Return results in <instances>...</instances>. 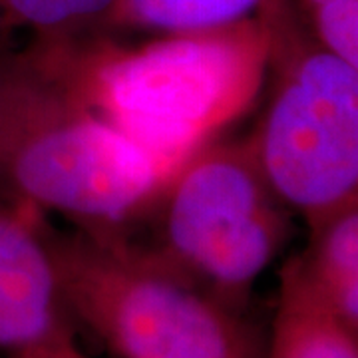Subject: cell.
<instances>
[{
	"mask_svg": "<svg viewBox=\"0 0 358 358\" xmlns=\"http://www.w3.org/2000/svg\"><path fill=\"white\" fill-rule=\"evenodd\" d=\"M176 167L98 114L28 40H0V193L96 235H129Z\"/></svg>",
	"mask_w": 358,
	"mask_h": 358,
	"instance_id": "6da1fadb",
	"label": "cell"
},
{
	"mask_svg": "<svg viewBox=\"0 0 358 358\" xmlns=\"http://www.w3.org/2000/svg\"><path fill=\"white\" fill-rule=\"evenodd\" d=\"M30 40L106 122L173 167L251 102L267 58L257 16L143 44L96 30Z\"/></svg>",
	"mask_w": 358,
	"mask_h": 358,
	"instance_id": "7a4b0ae2",
	"label": "cell"
},
{
	"mask_svg": "<svg viewBox=\"0 0 358 358\" xmlns=\"http://www.w3.org/2000/svg\"><path fill=\"white\" fill-rule=\"evenodd\" d=\"M42 235L78 329L117 358H267V336L128 235Z\"/></svg>",
	"mask_w": 358,
	"mask_h": 358,
	"instance_id": "3957f363",
	"label": "cell"
},
{
	"mask_svg": "<svg viewBox=\"0 0 358 358\" xmlns=\"http://www.w3.org/2000/svg\"><path fill=\"white\" fill-rule=\"evenodd\" d=\"M268 100L251 136L259 166L307 225L358 197V66L320 42L294 0L257 14Z\"/></svg>",
	"mask_w": 358,
	"mask_h": 358,
	"instance_id": "277c9868",
	"label": "cell"
},
{
	"mask_svg": "<svg viewBox=\"0 0 358 358\" xmlns=\"http://www.w3.org/2000/svg\"><path fill=\"white\" fill-rule=\"evenodd\" d=\"M291 213L259 166L251 136L207 141L138 221L152 227L150 239H131L223 305L249 313L255 282L293 235Z\"/></svg>",
	"mask_w": 358,
	"mask_h": 358,
	"instance_id": "5b68a950",
	"label": "cell"
},
{
	"mask_svg": "<svg viewBox=\"0 0 358 358\" xmlns=\"http://www.w3.org/2000/svg\"><path fill=\"white\" fill-rule=\"evenodd\" d=\"M44 217L0 193V358H92L52 267Z\"/></svg>",
	"mask_w": 358,
	"mask_h": 358,
	"instance_id": "8992f818",
	"label": "cell"
},
{
	"mask_svg": "<svg viewBox=\"0 0 358 358\" xmlns=\"http://www.w3.org/2000/svg\"><path fill=\"white\" fill-rule=\"evenodd\" d=\"M267 358H358V331L315 291L296 255L281 268Z\"/></svg>",
	"mask_w": 358,
	"mask_h": 358,
	"instance_id": "52a82bcc",
	"label": "cell"
},
{
	"mask_svg": "<svg viewBox=\"0 0 358 358\" xmlns=\"http://www.w3.org/2000/svg\"><path fill=\"white\" fill-rule=\"evenodd\" d=\"M307 227L301 267L324 303L358 331V197Z\"/></svg>",
	"mask_w": 358,
	"mask_h": 358,
	"instance_id": "ba28073f",
	"label": "cell"
},
{
	"mask_svg": "<svg viewBox=\"0 0 358 358\" xmlns=\"http://www.w3.org/2000/svg\"><path fill=\"white\" fill-rule=\"evenodd\" d=\"M268 0H115L96 32L112 36H179L229 28L255 18Z\"/></svg>",
	"mask_w": 358,
	"mask_h": 358,
	"instance_id": "9c48e42d",
	"label": "cell"
},
{
	"mask_svg": "<svg viewBox=\"0 0 358 358\" xmlns=\"http://www.w3.org/2000/svg\"><path fill=\"white\" fill-rule=\"evenodd\" d=\"M115 0H0V40L94 28Z\"/></svg>",
	"mask_w": 358,
	"mask_h": 358,
	"instance_id": "30bf717a",
	"label": "cell"
},
{
	"mask_svg": "<svg viewBox=\"0 0 358 358\" xmlns=\"http://www.w3.org/2000/svg\"><path fill=\"white\" fill-rule=\"evenodd\" d=\"M294 4L327 48L358 64V0H294Z\"/></svg>",
	"mask_w": 358,
	"mask_h": 358,
	"instance_id": "8fae6325",
	"label": "cell"
}]
</instances>
